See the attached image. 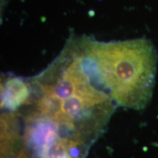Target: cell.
<instances>
[{"label":"cell","mask_w":158,"mask_h":158,"mask_svg":"<svg viewBox=\"0 0 158 158\" xmlns=\"http://www.w3.org/2000/svg\"><path fill=\"white\" fill-rule=\"evenodd\" d=\"M31 89L28 79L8 76L2 78L1 107L9 112H17L28 103Z\"/></svg>","instance_id":"obj_3"},{"label":"cell","mask_w":158,"mask_h":158,"mask_svg":"<svg viewBox=\"0 0 158 158\" xmlns=\"http://www.w3.org/2000/svg\"><path fill=\"white\" fill-rule=\"evenodd\" d=\"M81 50L94 80L117 106L143 110L151 101L158 54L149 39L99 41L78 35Z\"/></svg>","instance_id":"obj_1"},{"label":"cell","mask_w":158,"mask_h":158,"mask_svg":"<svg viewBox=\"0 0 158 158\" xmlns=\"http://www.w3.org/2000/svg\"><path fill=\"white\" fill-rule=\"evenodd\" d=\"M14 158H39L35 156L34 154L31 153L29 150L23 146L22 144H20L19 149H18L16 154L14 156Z\"/></svg>","instance_id":"obj_4"},{"label":"cell","mask_w":158,"mask_h":158,"mask_svg":"<svg viewBox=\"0 0 158 158\" xmlns=\"http://www.w3.org/2000/svg\"><path fill=\"white\" fill-rule=\"evenodd\" d=\"M116 106L88 70L54 77L25 107L50 118L62 137L88 149L103 133Z\"/></svg>","instance_id":"obj_2"}]
</instances>
